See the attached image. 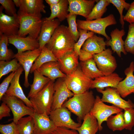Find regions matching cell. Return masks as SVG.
Returning <instances> with one entry per match:
<instances>
[{
	"label": "cell",
	"mask_w": 134,
	"mask_h": 134,
	"mask_svg": "<svg viewBox=\"0 0 134 134\" xmlns=\"http://www.w3.org/2000/svg\"><path fill=\"white\" fill-rule=\"evenodd\" d=\"M75 42L67 27L60 25L45 45L58 60L74 51Z\"/></svg>",
	"instance_id": "cell-1"
},
{
	"label": "cell",
	"mask_w": 134,
	"mask_h": 134,
	"mask_svg": "<svg viewBox=\"0 0 134 134\" xmlns=\"http://www.w3.org/2000/svg\"><path fill=\"white\" fill-rule=\"evenodd\" d=\"M95 100L93 92L88 91L82 93L74 94L62 106L67 108L76 115L80 122L90 113Z\"/></svg>",
	"instance_id": "cell-2"
},
{
	"label": "cell",
	"mask_w": 134,
	"mask_h": 134,
	"mask_svg": "<svg viewBox=\"0 0 134 134\" xmlns=\"http://www.w3.org/2000/svg\"><path fill=\"white\" fill-rule=\"evenodd\" d=\"M54 81L51 80L35 96L30 98L35 113L38 114L45 113L49 115L54 93Z\"/></svg>",
	"instance_id": "cell-3"
},
{
	"label": "cell",
	"mask_w": 134,
	"mask_h": 134,
	"mask_svg": "<svg viewBox=\"0 0 134 134\" xmlns=\"http://www.w3.org/2000/svg\"><path fill=\"white\" fill-rule=\"evenodd\" d=\"M20 22L18 35L22 37L29 35L38 38L41 29L43 20L41 17L17 12Z\"/></svg>",
	"instance_id": "cell-4"
},
{
	"label": "cell",
	"mask_w": 134,
	"mask_h": 134,
	"mask_svg": "<svg viewBox=\"0 0 134 134\" xmlns=\"http://www.w3.org/2000/svg\"><path fill=\"white\" fill-rule=\"evenodd\" d=\"M76 23L78 29L86 30L102 35L107 40H109L110 37L106 34V28L109 26L117 23L114 16L112 14L104 18L92 20H78Z\"/></svg>",
	"instance_id": "cell-5"
},
{
	"label": "cell",
	"mask_w": 134,
	"mask_h": 134,
	"mask_svg": "<svg viewBox=\"0 0 134 134\" xmlns=\"http://www.w3.org/2000/svg\"><path fill=\"white\" fill-rule=\"evenodd\" d=\"M68 88L74 94L82 93L90 88L93 80L87 76L78 67L64 78Z\"/></svg>",
	"instance_id": "cell-6"
},
{
	"label": "cell",
	"mask_w": 134,
	"mask_h": 134,
	"mask_svg": "<svg viewBox=\"0 0 134 134\" xmlns=\"http://www.w3.org/2000/svg\"><path fill=\"white\" fill-rule=\"evenodd\" d=\"M5 103L9 107L13 115V122L16 124L21 118L26 115L32 116L35 113L33 108L29 107L20 99L5 94L0 100Z\"/></svg>",
	"instance_id": "cell-7"
},
{
	"label": "cell",
	"mask_w": 134,
	"mask_h": 134,
	"mask_svg": "<svg viewBox=\"0 0 134 134\" xmlns=\"http://www.w3.org/2000/svg\"><path fill=\"white\" fill-rule=\"evenodd\" d=\"M123 110L112 105H108L105 104L98 96H97L93 107L89 113L97 119L99 126V130L101 131L103 128L102 123L106 121L108 118L114 114H116Z\"/></svg>",
	"instance_id": "cell-8"
},
{
	"label": "cell",
	"mask_w": 134,
	"mask_h": 134,
	"mask_svg": "<svg viewBox=\"0 0 134 134\" xmlns=\"http://www.w3.org/2000/svg\"><path fill=\"white\" fill-rule=\"evenodd\" d=\"M50 119L56 127H63L76 130L81 125L71 118L70 111L67 108L61 107L51 111L49 115Z\"/></svg>",
	"instance_id": "cell-9"
},
{
	"label": "cell",
	"mask_w": 134,
	"mask_h": 134,
	"mask_svg": "<svg viewBox=\"0 0 134 134\" xmlns=\"http://www.w3.org/2000/svg\"><path fill=\"white\" fill-rule=\"evenodd\" d=\"M112 54V50L108 48L93 55L98 68L104 75L113 73L117 68L116 61Z\"/></svg>",
	"instance_id": "cell-10"
},
{
	"label": "cell",
	"mask_w": 134,
	"mask_h": 134,
	"mask_svg": "<svg viewBox=\"0 0 134 134\" xmlns=\"http://www.w3.org/2000/svg\"><path fill=\"white\" fill-rule=\"evenodd\" d=\"M42 49L39 48L32 50H29L18 53L15 54L16 58L22 67L25 72V80L24 85L28 87L30 84L28 77L34 63L39 56Z\"/></svg>",
	"instance_id": "cell-11"
},
{
	"label": "cell",
	"mask_w": 134,
	"mask_h": 134,
	"mask_svg": "<svg viewBox=\"0 0 134 134\" xmlns=\"http://www.w3.org/2000/svg\"><path fill=\"white\" fill-rule=\"evenodd\" d=\"M18 12L33 16L41 17V13H45V6L42 0H13Z\"/></svg>",
	"instance_id": "cell-12"
},
{
	"label": "cell",
	"mask_w": 134,
	"mask_h": 134,
	"mask_svg": "<svg viewBox=\"0 0 134 134\" xmlns=\"http://www.w3.org/2000/svg\"><path fill=\"white\" fill-rule=\"evenodd\" d=\"M60 78L54 83V93L51 111L61 107L66 100L74 94L68 88L64 78Z\"/></svg>",
	"instance_id": "cell-13"
},
{
	"label": "cell",
	"mask_w": 134,
	"mask_h": 134,
	"mask_svg": "<svg viewBox=\"0 0 134 134\" xmlns=\"http://www.w3.org/2000/svg\"><path fill=\"white\" fill-rule=\"evenodd\" d=\"M3 7H0V34L9 36L18 35L20 22L18 14L15 16L8 15L3 12Z\"/></svg>",
	"instance_id": "cell-14"
},
{
	"label": "cell",
	"mask_w": 134,
	"mask_h": 134,
	"mask_svg": "<svg viewBox=\"0 0 134 134\" xmlns=\"http://www.w3.org/2000/svg\"><path fill=\"white\" fill-rule=\"evenodd\" d=\"M9 43L13 45L17 49L18 53L32 50L39 48L37 39L29 35L22 37L18 35L8 36Z\"/></svg>",
	"instance_id": "cell-15"
},
{
	"label": "cell",
	"mask_w": 134,
	"mask_h": 134,
	"mask_svg": "<svg viewBox=\"0 0 134 134\" xmlns=\"http://www.w3.org/2000/svg\"><path fill=\"white\" fill-rule=\"evenodd\" d=\"M32 116L34 121L33 134H52L56 127L46 113H34Z\"/></svg>",
	"instance_id": "cell-16"
},
{
	"label": "cell",
	"mask_w": 134,
	"mask_h": 134,
	"mask_svg": "<svg viewBox=\"0 0 134 134\" xmlns=\"http://www.w3.org/2000/svg\"><path fill=\"white\" fill-rule=\"evenodd\" d=\"M134 62L132 61L124 71L125 78L120 82L116 89L121 96L125 98L134 92Z\"/></svg>",
	"instance_id": "cell-17"
},
{
	"label": "cell",
	"mask_w": 134,
	"mask_h": 134,
	"mask_svg": "<svg viewBox=\"0 0 134 134\" xmlns=\"http://www.w3.org/2000/svg\"><path fill=\"white\" fill-rule=\"evenodd\" d=\"M68 11L71 15H79L86 18L95 5L96 0H68Z\"/></svg>",
	"instance_id": "cell-18"
},
{
	"label": "cell",
	"mask_w": 134,
	"mask_h": 134,
	"mask_svg": "<svg viewBox=\"0 0 134 134\" xmlns=\"http://www.w3.org/2000/svg\"><path fill=\"white\" fill-rule=\"evenodd\" d=\"M61 22L58 19L43 20L39 36L37 39L39 48L42 49L49 41L56 28L60 25Z\"/></svg>",
	"instance_id": "cell-19"
},
{
	"label": "cell",
	"mask_w": 134,
	"mask_h": 134,
	"mask_svg": "<svg viewBox=\"0 0 134 134\" xmlns=\"http://www.w3.org/2000/svg\"><path fill=\"white\" fill-rule=\"evenodd\" d=\"M24 70L21 66L16 71L5 94L8 95L15 96L19 98L23 101L27 106L33 108L31 102L25 95L20 83V78Z\"/></svg>",
	"instance_id": "cell-20"
},
{
	"label": "cell",
	"mask_w": 134,
	"mask_h": 134,
	"mask_svg": "<svg viewBox=\"0 0 134 134\" xmlns=\"http://www.w3.org/2000/svg\"><path fill=\"white\" fill-rule=\"evenodd\" d=\"M125 34L123 29L120 30L116 28L110 33V39L105 41L106 46H110L112 51L116 52L120 57H121L122 53L125 55L127 54L124 49V42L122 38Z\"/></svg>",
	"instance_id": "cell-21"
},
{
	"label": "cell",
	"mask_w": 134,
	"mask_h": 134,
	"mask_svg": "<svg viewBox=\"0 0 134 134\" xmlns=\"http://www.w3.org/2000/svg\"><path fill=\"white\" fill-rule=\"evenodd\" d=\"M123 79L117 73L113 72L94 79L93 80L90 88L104 90L105 88L110 87L116 89L118 84Z\"/></svg>",
	"instance_id": "cell-22"
},
{
	"label": "cell",
	"mask_w": 134,
	"mask_h": 134,
	"mask_svg": "<svg viewBox=\"0 0 134 134\" xmlns=\"http://www.w3.org/2000/svg\"><path fill=\"white\" fill-rule=\"evenodd\" d=\"M79 55L74 51L58 60L61 70L66 75L70 74L78 67Z\"/></svg>",
	"instance_id": "cell-23"
},
{
	"label": "cell",
	"mask_w": 134,
	"mask_h": 134,
	"mask_svg": "<svg viewBox=\"0 0 134 134\" xmlns=\"http://www.w3.org/2000/svg\"><path fill=\"white\" fill-rule=\"evenodd\" d=\"M106 46L103 38L94 34L86 40L81 49L94 55L105 49Z\"/></svg>",
	"instance_id": "cell-24"
},
{
	"label": "cell",
	"mask_w": 134,
	"mask_h": 134,
	"mask_svg": "<svg viewBox=\"0 0 134 134\" xmlns=\"http://www.w3.org/2000/svg\"><path fill=\"white\" fill-rule=\"evenodd\" d=\"M43 75L54 81L58 78H64L66 75L60 69L58 61L46 63L37 70Z\"/></svg>",
	"instance_id": "cell-25"
},
{
	"label": "cell",
	"mask_w": 134,
	"mask_h": 134,
	"mask_svg": "<svg viewBox=\"0 0 134 134\" xmlns=\"http://www.w3.org/2000/svg\"><path fill=\"white\" fill-rule=\"evenodd\" d=\"M68 6V0H60L57 4L50 6L51 14L45 19L49 20L57 18L60 21H63L67 19L69 14Z\"/></svg>",
	"instance_id": "cell-26"
},
{
	"label": "cell",
	"mask_w": 134,
	"mask_h": 134,
	"mask_svg": "<svg viewBox=\"0 0 134 134\" xmlns=\"http://www.w3.org/2000/svg\"><path fill=\"white\" fill-rule=\"evenodd\" d=\"M81 126L76 130L79 134H96L99 130V126L97 119L89 113L83 120Z\"/></svg>",
	"instance_id": "cell-27"
},
{
	"label": "cell",
	"mask_w": 134,
	"mask_h": 134,
	"mask_svg": "<svg viewBox=\"0 0 134 134\" xmlns=\"http://www.w3.org/2000/svg\"><path fill=\"white\" fill-rule=\"evenodd\" d=\"M33 73V81L31 85L30 90L27 97L28 98L35 96L51 80L48 78L43 75L37 70H35Z\"/></svg>",
	"instance_id": "cell-28"
},
{
	"label": "cell",
	"mask_w": 134,
	"mask_h": 134,
	"mask_svg": "<svg viewBox=\"0 0 134 134\" xmlns=\"http://www.w3.org/2000/svg\"><path fill=\"white\" fill-rule=\"evenodd\" d=\"M80 68L83 73L92 80L104 75L98 68L93 58L80 63Z\"/></svg>",
	"instance_id": "cell-29"
},
{
	"label": "cell",
	"mask_w": 134,
	"mask_h": 134,
	"mask_svg": "<svg viewBox=\"0 0 134 134\" xmlns=\"http://www.w3.org/2000/svg\"><path fill=\"white\" fill-rule=\"evenodd\" d=\"M58 59L52 52L45 46L42 49L40 54L35 60L31 69L30 73H32L37 70L43 64L50 62L58 61Z\"/></svg>",
	"instance_id": "cell-30"
},
{
	"label": "cell",
	"mask_w": 134,
	"mask_h": 134,
	"mask_svg": "<svg viewBox=\"0 0 134 134\" xmlns=\"http://www.w3.org/2000/svg\"><path fill=\"white\" fill-rule=\"evenodd\" d=\"M34 121L33 117L29 115L20 118L16 123L19 134H33Z\"/></svg>",
	"instance_id": "cell-31"
},
{
	"label": "cell",
	"mask_w": 134,
	"mask_h": 134,
	"mask_svg": "<svg viewBox=\"0 0 134 134\" xmlns=\"http://www.w3.org/2000/svg\"><path fill=\"white\" fill-rule=\"evenodd\" d=\"M108 128L113 131L125 129L123 112L121 111L115 115L109 117L106 121Z\"/></svg>",
	"instance_id": "cell-32"
},
{
	"label": "cell",
	"mask_w": 134,
	"mask_h": 134,
	"mask_svg": "<svg viewBox=\"0 0 134 134\" xmlns=\"http://www.w3.org/2000/svg\"><path fill=\"white\" fill-rule=\"evenodd\" d=\"M110 3L108 0H98L86 18V20H92L101 18L106 11L107 7Z\"/></svg>",
	"instance_id": "cell-33"
},
{
	"label": "cell",
	"mask_w": 134,
	"mask_h": 134,
	"mask_svg": "<svg viewBox=\"0 0 134 134\" xmlns=\"http://www.w3.org/2000/svg\"><path fill=\"white\" fill-rule=\"evenodd\" d=\"M8 36L0 34V60L9 61L14 58L15 54L12 51L8 48Z\"/></svg>",
	"instance_id": "cell-34"
},
{
	"label": "cell",
	"mask_w": 134,
	"mask_h": 134,
	"mask_svg": "<svg viewBox=\"0 0 134 134\" xmlns=\"http://www.w3.org/2000/svg\"><path fill=\"white\" fill-rule=\"evenodd\" d=\"M16 58L10 61H0V79L11 72L17 71L21 66Z\"/></svg>",
	"instance_id": "cell-35"
},
{
	"label": "cell",
	"mask_w": 134,
	"mask_h": 134,
	"mask_svg": "<svg viewBox=\"0 0 134 134\" xmlns=\"http://www.w3.org/2000/svg\"><path fill=\"white\" fill-rule=\"evenodd\" d=\"M124 42L126 51L134 55V23L129 25L127 35Z\"/></svg>",
	"instance_id": "cell-36"
},
{
	"label": "cell",
	"mask_w": 134,
	"mask_h": 134,
	"mask_svg": "<svg viewBox=\"0 0 134 134\" xmlns=\"http://www.w3.org/2000/svg\"><path fill=\"white\" fill-rule=\"evenodd\" d=\"M78 30L80 35L78 40L74 45V51L79 55L81 48L85 42L88 38L93 36L95 33L85 30L78 29Z\"/></svg>",
	"instance_id": "cell-37"
},
{
	"label": "cell",
	"mask_w": 134,
	"mask_h": 134,
	"mask_svg": "<svg viewBox=\"0 0 134 134\" xmlns=\"http://www.w3.org/2000/svg\"><path fill=\"white\" fill-rule=\"evenodd\" d=\"M76 15L69 14L67 18L68 24V29L76 42L78 40L80 35L76 21Z\"/></svg>",
	"instance_id": "cell-38"
},
{
	"label": "cell",
	"mask_w": 134,
	"mask_h": 134,
	"mask_svg": "<svg viewBox=\"0 0 134 134\" xmlns=\"http://www.w3.org/2000/svg\"><path fill=\"white\" fill-rule=\"evenodd\" d=\"M110 3L112 4L116 8L120 15V22L122 28L123 29L124 25L123 13L124 9L128 10L130 4L126 2L124 0H108Z\"/></svg>",
	"instance_id": "cell-39"
},
{
	"label": "cell",
	"mask_w": 134,
	"mask_h": 134,
	"mask_svg": "<svg viewBox=\"0 0 134 134\" xmlns=\"http://www.w3.org/2000/svg\"><path fill=\"white\" fill-rule=\"evenodd\" d=\"M124 110L125 129L131 131L134 126V108H126Z\"/></svg>",
	"instance_id": "cell-40"
},
{
	"label": "cell",
	"mask_w": 134,
	"mask_h": 134,
	"mask_svg": "<svg viewBox=\"0 0 134 134\" xmlns=\"http://www.w3.org/2000/svg\"><path fill=\"white\" fill-rule=\"evenodd\" d=\"M0 3L4 9L6 14L11 16L17 15L15 5L13 0H0Z\"/></svg>",
	"instance_id": "cell-41"
},
{
	"label": "cell",
	"mask_w": 134,
	"mask_h": 134,
	"mask_svg": "<svg viewBox=\"0 0 134 134\" xmlns=\"http://www.w3.org/2000/svg\"><path fill=\"white\" fill-rule=\"evenodd\" d=\"M16 71L12 72L5 78L0 85V100L6 93L11 82L15 75Z\"/></svg>",
	"instance_id": "cell-42"
},
{
	"label": "cell",
	"mask_w": 134,
	"mask_h": 134,
	"mask_svg": "<svg viewBox=\"0 0 134 134\" xmlns=\"http://www.w3.org/2000/svg\"><path fill=\"white\" fill-rule=\"evenodd\" d=\"M17 132L16 124L13 122L8 124L0 125V132L1 134H17Z\"/></svg>",
	"instance_id": "cell-43"
},
{
	"label": "cell",
	"mask_w": 134,
	"mask_h": 134,
	"mask_svg": "<svg viewBox=\"0 0 134 134\" xmlns=\"http://www.w3.org/2000/svg\"><path fill=\"white\" fill-rule=\"evenodd\" d=\"M123 20L130 23H134V1L130 4V7L125 16Z\"/></svg>",
	"instance_id": "cell-44"
},
{
	"label": "cell",
	"mask_w": 134,
	"mask_h": 134,
	"mask_svg": "<svg viewBox=\"0 0 134 134\" xmlns=\"http://www.w3.org/2000/svg\"><path fill=\"white\" fill-rule=\"evenodd\" d=\"M52 134H79L75 130H69L63 127H57L52 132Z\"/></svg>",
	"instance_id": "cell-45"
},
{
	"label": "cell",
	"mask_w": 134,
	"mask_h": 134,
	"mask_svg": "<svg viewBox=\"0 0 134 134\" xmlns=\"http://www.w3.org/2000/svg\"><path fill=\"white\" fill-rule=\"evenodd\" d=\"M11 109L8 106L5 102H3L0 106V120L4 117L10 116Z\"/></svg>",
	"instance_id": "cell-46"
},
{
	"label": "cell",
	"mask_w": 134,
	"mask_h": 134,
	"mask_svg": "<svg viewBox=\"0 0 134 134\" xmlns=\"http://www.w3.org/2000/svg\"><path fill=\"white\" fill-rule=\"evenodd\" d=\"M93 55L92 54L81 49L79 58L81 61H84L93 58Z\"/></svg>",
	"instance_id": "cell-47"
},
{
	"label": "cell",
	"mask_w": 134,
	"mask_h": 134,
	"mask_svg": "<svg viewBox=\"0 0 134 134\" xmlns=\"http://www.w3.org/2000/svg\"><path fill=\"white\" fill-rule=\"evenodd\" d=\"M60 0H45V1L50 6L55 5L58 3Z\"/></svg>",
	"instance_id": "cell-48"
},
{
	"label": "cell",
	"mask_w": 134,
	"mask_h": 134,
	"mask_svg": "<svg viewBox=\"0 0 134 134\" xmlns=\"http://www.w3.org/2000/svg\"><path fill=\"white\" fill-rule=\"evenodd\" d=\"M17 134H19V133H18V131L17 130Z\"/></svg>",
	"instance_id": "cell-49"
},
{
	"label": "cell",
	"mask_w": 134,
	"mask_h": 134,
	"mask_svg": "<svg viewBox=\"0 0 134 134\" xmlns=\"http://www.w3.org/2000/svg\"><path fill=\"white\" fill-rule=\"evenodd\" d=\"M133 93L134 94V92Z\"/></svg>",
	"instance_id": "cell-50"
}]
</instances>
